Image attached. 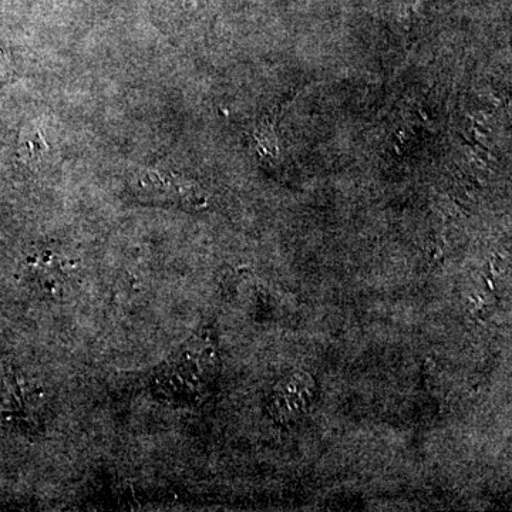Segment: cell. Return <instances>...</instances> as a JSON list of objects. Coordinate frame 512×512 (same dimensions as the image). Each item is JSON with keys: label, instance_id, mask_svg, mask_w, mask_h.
Returning a JSON list of instances; mask_svg holds the SVG:
<instances>
[{"label": "cell", "instance_id": "cell-1", "mask_svg": "<svg viewBox=\"0 0 512 512\" xmlns=\"http://www.w3.org/2000/svg\"><path fill=\"white\" fill-rule=\"evenodd\" d=\"M214 372L210 340L195 338L158 367L153 376V392L165 403L197 402L208 389Z\"/></svg>", "mask_w": 512, "mask_h": 512}, {"label": "cell", "instance_id": "cell-2", "mask_svg": "<svg viewBox=\"0 0 512 512\" xmlns=\"http://www.w3.org/2000/svg\"><path fill=\"white\" fill-rule=\"evenodd\" d=\"M79 265L72 256L46 249L29 262L28 279L32 288L46 299L69 296L79 282Z\"/></svg>", "mask_w": 512, "mask_h": 512}, {"label": "cell", "instance_id": "cell-3", "mask_svg": "<svg viewBox=\"0 0 512 512\" xmlns=\"http://www.w3.org/2000/svg\"><path fill=\"white\" fill-rule=\"evenodd\" d=\"M134 191L143 201L174 207H200V188L177 174L165 171L147 170L137 175L133 183Z\"/></svg>", "mask_w": 512, "mask_h": 512}, {"label": "cell", "instance_id": "cell-4", "mask_svg": "<svg viewBox=\"0 0 512 512\" xmlns=\"http://www.w3.org/2000/svg\"><path fill=\"white\" fill-rule=\"evenodd\" d=\"M10 414L18 426L25 430H36L45 417V399L37 384L22 383L16 387L10 399Z\"/></svg>", "mask_w": 512, "mask_h": 512}]
</instances>
